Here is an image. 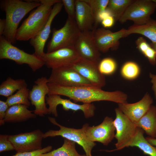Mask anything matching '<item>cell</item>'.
<instances>
[{"mask_svg":"<svg viewBox=\"0 0 156 156\" xmlns=\"http://www.w3.org/2000/svg\"><path fill=\"white\" fill-rule=\"evenodd\" d=\"M144 131L138 128L137 133L128 147H136L143 153L150 156H156V147L152 145L144 137Z\"/></svg>","mask_w":156,"mask_h":156,"instance_id":"cb8c5ba5","label":"cell"},{"mask_svg":"<svg viewBox=\"0 0 156 156\" xmlns=\"http://www.w3.org/2000/svg\"><path fill=\"white\" fill-rule=\"evenodd\" d=\"M74 47L81 59L98 64L101 53L95 43L93 30L80 31Z\"/></svg>","mask_w":156,"mask_h":156,"instance_id":"7c38bea8","label":"cell"},{"mask_svg":"<svg viewBox=\"0 0 156 156\" xmlns=\"http://www.w3.org/2000/svg\"><path fill=\"white\" fill-rule=\"evenodd\" d=\"M153 102L150 94L146 93L138 102L129 103L118 104V108L130 120L135 124L145 114Z\"/></svg>","mask_w":156,"mask_h":156,"instance_id":"d6986e66","label":"cell"},{"mask_svg":"<svg viewBox=\"0 0 156 156\" xmlns=\"http://www.w3.org/2000/svg\"><path fill=\"white\" fill-rule=\"evenodd\" d=\"M40 156H86L80 155L77 151L75 143L66 138L64 139L62 146L48 153L42 154Z\"/></svg>","mask_w":156,"mask_h":156,"instance_id":"484cf974","label":"cell"},{"mask_svg":"<svg viewBox=\"0 0 156 156\" xmlns=\"http://www.w3.org/2000/svg\"><path fill=\"white\" fill-rule=\"evenodd\" d=\"M15 150L14 148L9 139V135H0V152Z\"/></svg>","mask_w":156,"mask_h":156,"instance_id":"d6a6232c","label":"cell"},{"mask_svg":"<svg viewBox=\"0 0 156 156\" xmlns=\"http://www.w3.org/2000/svg\"><path fill=\"white\" fill-rule=\"evenodd\" d=\"M140 73L139 66L136 63L132 61L127 62L122 66L120 73L122 77L128 80H133L139 76Z\"/></svg>","mask_w":156,"mask_h":156,"instance_id":"f1b7e54d","label":"cell"},{"mask_svg":"<svg viewBox=\"0 0 156 156\" xmlns=\"http://www.w3.org/2000/svg\"><path fill=\"white\" fill-rule=\"evenodd\" d=\"M115 111L116 118L114 120L116 133L115 138L117 142L115 144L116 149L114 151L121 150L127 147L135 135L138 127L118 107Z\"/></svg>","mask_w":156,"mask_h":156,"instance_id":"52a82bcc","label":"cell"},{"mask_svg":"<svg viewBox=\"0 0 156 156\" xmlns=\"http://www.w3.org/2000/svg\"><path fill=\"white\" fill-rule=\"evenodd\" d=\"M27 85L24 79H14L8 77L0 85V95L8 98Z\"/></svg>","mask_w":156,"mask_h":156,"instance_id":"d4e9b609","label":"cell"},{"mask_svg":"<svg viewBox=\"0 0 156 156\" xmlns=\"http://www.w3.org/2000/svg\"><path fill=\"white\" fill-rule=\"evenodd\" d=\"M48 83L46 77L39 78L34 81V84L29 91V99L35 107L33 112L36 115L43 117L50 114L45 103L46 96L49 93Z\"/></svg>","mask_w":156,"mask_h":156,"instance_id":"9a60e30c","label":"cell"},{"mask_svg":"<svg viewBox=\"0 0 156 156\" xmlns=\"http://www.w3.org/2000/svg\"><path fill=\"white\" fill-rule=\"evenodd\" d=\"M1 8L5 13V27L3 36L11 43L16 42V36L19 24L30 11L40 5L38 0H2Z\"/></svg>","mask_w":156,"mask_h":156,"instance_id":"7a4b0ae2","label":"cell"},{"mask_svg":"<svg viewBox=\"0 0 156 156\" xmlns=\"http://www.w3.org/2000/svg\"><path fill=\"white\" fill-rule=\"evenodd\" d=\"M133 34L142 35L149 39L152 42H156V20L151 18L145 24L140 25H133L126 29L127 36Z\"/></svg>","mask_w":156,"mask_h":156,"instance_id":"603a6c76","label":"cell"},{"mask_svg":"<svg viewBox=\"0 0 156 156\" xmlns=\"http://www.w3.org/2000/svg\"><path fill=\"white\" fill-rule=\"evenodd\" d=\"M76 0H62L68 17L75 20Z\"/></svg>","mask_w":156,"mask_h":156,"instance_id":"1f68e13d","label":"cell"},{"mask_svg":"<svg viewBox=\"0 0 156 156\" xmlns=\"http://www.w3.org/2000/svg\"><path fill=\"white\" fill-rule=\"evenodd\" d=\"M142 53L152 65L156 64V54L154 50L150 46Z\"/></svg>","mask_w":156,"mask_h":156,"instance_id":"e575fe53","label":"cell"},{"mask_svg":"<svg viewBox=\"0 0 156 156\" xmlns=\"http://www.w3.org/2000/svg\"><path fill=\"white\" fill-rule=\"evenodd\" d=\"M48 79L49 83L66 87L93 86L71 66L52 69Z\"/></svg>","mask_w":156,"mask_h":156,"instance_id":"9c48e42d","label":"cell"},{"mask_svg":"<svg viewBox=\"0 0 156 156\" xmlns=\"http://www.w3.org/2000/svg\"><path fill=\"white\" fill-rule=\"evenodd\" d=\"M48 84L49 89L48 94L64 96L75 103L90 104L100 101H110L118 104L127 103V95L120 91H106L93 86L69 87L49 83Z\"/></svg>","mask_w":156,"mask_h":156,"instance_id":"6da1fadb","label":"cell"},{"mask_svg":"<svg viewBox=\"0 0 156 156\" xmlns=\"http://www.w3.org/2000/svg\"><path fill=\"white\" fill-rule=\"evenodd\" d=\"M117 68L116 62L110 57L105 58L100 60L98 64L100 72L104 75H110L116 71Z\"/></svg>","mask_w":156,"mask_h":156,"instance_id":"f546056e","label":"cell"},{"mask_svg":"<svg viewBox=\"0 0 156 156\" xmlns=\"http://www.w3.org/2000/svg\"><path fill=\"white\" fill-rule=\"evenodd\" d=\"M156 8V5L152 0H134L119 21L123 23L129 20L133 21L134 25H143L151 19Z\"/></svg>","mask_w":156,"mask_h":156,"instance_id":"ba28073f","label":"cell"},{"mask_svg":"<svg viewBox=\"0 0 156 156\" xmlns=\"http://www.w3.org/2000/svg\"><path fill=\"white\" fill-rule=\"evenodd\" d=\"M115 21L113 17L111 15H109L104 18L101 23L104 27L108 28L113 25Z\"/></svg>","mask_w":156,"mask_h":156,"instance_id":"74e56055","label":"cell"},{"mask_svg":"<svg viewBox=\"0 0 156 156\" xmlns=\"http://www.w3.org/2000/svg\"><path fill=\"white\" fill-rule=\"evenodd\" d=\"M52 146H48L42 148L34 151L17 153L12 156H40L42 154L50 152Z\"/></svg>","mask_w":156,"mask_h":156,"instance_id":"836d02e7","label":"cell"},{"mask_svg":"<svg viewBox=\"0 0 156 156\" xmlns=\"http://www.w3.org/2000/svg\"><path fill=\"white\" fill-rule=\"evenodd\" d=\"M136 44L139 51L142 53L146 50L150 45L142 37H139L136 41Z\"/></svg>","mask_w":156,"mask_h":156,"instance_id":"8d00e7d4","label":"cell"},{"mask_svg":"<svg viewBox=\"0 0 156 156\" xmlns=\"http://www.w3.org/2000/svg\"><path fill=\"white\" fill-rule=\"evenodd\" d=\"M126 29H122L115 32L104 28L96 29L93 30L94 40L100 52L105 53L110 49L115 50L117 49L119 44V40L127 37Z\"/></svg>","mask_w":156,"mask_h":156,"instance_id":"2e32d148","label":"cell"},{"mask_svg":"<svg viewBox=\"0 0 156 156\" xmlns=\"http://www.w3.org/2000/svg\"><path fill=\"white\" fill-rule=\"evenodd\" d=\"M150 45L154 50L156 54V42H151L150 43Z\"/></svg>","mask_w":156,"mask_h":156,"instance_id":"b9f144b4","label":"cell"},{"mask_svg":"<svg viewBox=\"0 0 156 156\" xmlns=\"http://www.w3.org/2000/svg\"><path fill=\"white\" fill-rule=\"evenodd\" d=\"M134 0H109L106 10L114 18L119 21L128 7Z\"/></svg>","mask_w":156,"mask_h":156,"instance_id":"4316f807","label":"cell"},{"mask_svg":"<svg viewBox=\"0 0 156 156\" xmlns=\"http://www.w3.org/2000/svg\"><path fill=\"white\" fill-rule=\"evenodd\" d=\"M71 66L93 86L101 88L105 85V76L99 70L98 64L81 58Z\"/></svg>","mask_w":156,"mask_h":156,"instance_id":"e0dca14e","label":"cell"},{"mask_svg":"<svg viewBox=\"0 0 156 156\" xmlns=\"http://www.w3.org/2000/svg\"><path fill=\"white\" fill-rule=\"evenodd\" d=\"M5 27V20L4 19H0V36L3 35Z\"/></svg>","mask_w":156,"mask_h":156,"instance_id":"ab89813d","label":"cell"},{"mask_svg":"<svg viewBox=\"0 0 156 156\" xmlns=\"http://www.w3.org/2000/svg\"><path fill=\"white\" fill-rule=\"evenodd\" d=\"M152 1L155 3L156 5V0H152Z\"/></svg>","mask_w":156,"mask_h":156,"instance_id":"7bdbcfd3","label":"cell"},{"mask_svg":"<svg viewBox=\"0 0 156 156\" xmlns=\"http://www.w3.org/2000/svg\"><path fill=\"white\" fill-rule=\"evenodd\" d=\"M90 7L95 20L98 15L106 10L109 0H84Z\"/></svg>","mask_w":156,"mask_h":156,"instance_id":"4dcf8cb0","label":"cell"},{"mask_svg":"<svg viewBox=\"0 0 156 156\" xmlns=\"http://www.w3.org/2000/svg\"><path fill=\"white\" fill-rule=\"evenodd\" d=\"M0 59L11 60L19 65L27 64L34 72L44 65L41 57L34 53H27L14 46L3 35L0 36Z\"/></svg>","mask_w":156,"mask_h":156,"instance_id":"277c9868","label":"cell"},{"mask_svg":"<svg viewBox=\"0 0 156 156\" xmlns=\"http://www.w3.org/2000/svg\"><path fill=\"white\" fill-rule=\"evenodd\" d=\"M41 57L44 65L52 69L71 66L81 59L74 46L44 53Z\"/></svg>","mask_w":156,"mask_h":156,"instance_id":"30bf717a","label":"cell"},{"mask_svg":"<svg viewBox=\"0 0 156 156\" xmlns=\"http://www.w3.org/2000/svg\"><path fill=\"white\" fill-rule=\"evenodd\" d=\"M27 106L17 104L10 107L4 120L5 122L15 123L23 122L29 119L36 117L33 111L29 110Z\"/></svg>","mask_w":156,"mask_h":156,"instance_id":"44dd1931","label":"cell"},{"mask_svg":"<svg viewBox=\"0 0 156 156\" xmlns=\"http://www.w3.org/2000/svg\"><path fill=\"white\" fill-rule=\"evenodd\" d=\"M135 124L138 127L142 129L149 137L156 138V106L152 105L147 112Z\"/></svg>","mask_w":156,"mask_h":156,"instance_id":"7402d4cb","label":"cell"},{"mask_svg":"<svg viewBox=\"0 0 156 156\" xmlns=\"http://www.w3.org/2000/svg\"><path fill=\"white\" fill-rule=\"evenodd\" d=\"M48 118L52 123L59 127L60 129L58 130H49L44 133V138L48 137L62 136L81 146L84 150L86 156H92L91 151L96 144L87 138L83 127L80 129L67 127L58 123L54 118L49 117Z\"/></svg>","mask_w":156,"mask_h":156,"instance_id":"8992f818","label":"cell"},{"mask_svg":"<svg viewBox=\"0 0 156 156\" xmlns=\"http://www.w3.org/2000/svg\"><path fill=\"white\" fill-rule=\"evenodd\" d=\"M44 133L40 129L9 135V139L17 153L31 151L41 149Z\"/></svg>","mask_w":156,"mask_h":156,"instance_id":"5bb4252c","label":"cell"},{"mask_svg":"<svg viewBox=\"0 0 156 156\" xmlns=\"http://www.w3.org/2000/svg\"><path fill=\"white\" fill-rule=\"evenodd\" d=\"M149 77L151 79V82L152 84V89L154 93V96L156 99V74L150 73Z\"/></svg>","mask_w":156,"mask_h":156,"instance_id":"f35d334b","label":"cell"},{"mask_svg":"<svg viewBox=\"0 0 156 156\" xmlns=\"http://www.w3.org/2000/svg\"><path fill=\"white\" fill-rule=\"evenodd\" d=\"M10 107L6 101L0 100V125H3L6 112Z\"/></svg>","mask_w":156,"mask_h":156,"instance_id":"d590c367","label":"cell"},{"mask_svg":"<svg viewBox=\"0 0 156 156\" xmlns=\"http://www.w3.org/2000/svg\"><path fill=\"white\" fill-rule=\"evenodd\" d=\"M146 138L151 144L156 147V138H152L148 136Z\"/></svg>","mask_w":156,"mask_h":156,"instance_id":"60d3db41","label":"cell"},{"mask_svg":"<svg viewBox=\"0 0 156 156\" xmlns=\"http://www.w3.org/2000/svg\"></svg>","mask_w":156,"mask_h":156,"instance_id":"ee69618b","label":"cell"},{"mask_svg":"<svg viewBox=\"0 0 156 156\" xmlns=\"http://www.w3.org/2000/svg\"><path fill=\"white\" fill-rule=\"evenodd\" d=\"M29 91L27 85L18 90L15 94L8 97L6 102L9 107L21 104L29 107L31 104L29 101Z\"/></svg>","mask_w":156,"mask_h":156,"instance_id":"83f0119b","label":"cell"},{"mask_svg":"<svg viewBox=\"0 0 156 156\" xmlns=\"http://www.w3.org/2000/svg\"><path fill=\"white\" fill-rule=\"evenodd\" d=\"M52 36L47 46V53L58 49L73 47L81 31L75 20L68 17L64 26L51 31Z\"/></svg>","mask_w":156,"mask_h":156,"instance_id":"5b68a950","label":"cell"},{"mask_svg":"<svg viewBox=\"0 0 156 156\" xmlns=\"http://www.w3.org/2000/svg\"><path fill=\"white\" fill-rule=\"evenodd\" d=\"M75 21L81 31H92L95 28V19L89 5L84 0H76Z\"/></svg>","mask_w":156,"mask_h":156,"instance_id":"ffe728a7","label":"cell"},{"mask_svg":"<svg viewBox=\"0 0 156 156\" xmlns=\"http://www.w3.org/2000/svg\"><path fill=\"white\" fill-rule=\"evenodd\" d=\"M60 95L48 94L46 97V104L49 105L48 109L50 114H52L56 117L58 116L57 107L59 105L62 106L63 109L66 111L71 110L74 111L81 110L83 112L86 118L93 116L96 107L93 103L79 105L74 103L70 99H63Z\"/></svg>","mask_w":156,"mask_h":156,"instance_id":"4fadbf2b","label":"cell"},{"mask_svg":"<svg viewBox=\"0 0 156 156\" xmlns=\"http://www.w3.org/2000/svg\"><path fill=\"white\" fill-rule=\"evenodd\" d=\"M41 3L32 11L18 29L16 36V40L27 41L35 36L46 24L52 8L60 0H38Z\"/></svg>","mask_w":156,"mask_h":156,"instance_id":"3957f363","label":"cell"},{"mask_svg":"<svg viewBox=\"0 0 156 156\" xmlns=\"http://www.w3.org/2000/svg\"><path fill=\"white\" fill-rule=\"evenodd\" d=\"M63 5L61 0L53 6L48 20L44 26L35 36L30 40V44L34 49V53L38 56L41 57L44 53V48L51 31L52 21L61 11Z\"/></svg>","mask_w":156,"mask_h":156,"instance_id":"ac0fdd59","label":"cell"},{"mask_svg":"<svg viewBox=\"0 0 156 156\" xmlns=\"http://www.w3.org/2000/svg\"><path fill=\"white\" fill-rule=\"evenodd\" d=\"M112 117L106 116L96 126H90L87 123L82 126L87 138L93 142H98L108 145L115 138L116 129Z\"/></svg>","mask_w":156,"mask_h":156,"instance_id":"8fae6325","label":"cell"}]
</instances>
